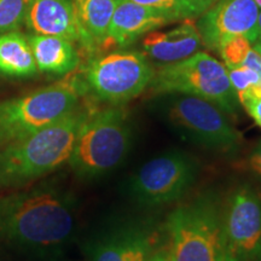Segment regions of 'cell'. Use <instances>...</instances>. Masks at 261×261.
Returning <instances> with one entry per match:
<instances>
[{"mask_svg":"<svg viewBox=\"0 0 261 261\" xmlns=\"http://www.w3.org/2000/svg\"><path fill=\"white\" fill-rule=\"evenodd\" d=\"M75 226L71 197L42 187L0 197V238L35 249H51L69 240Z\"/></svg>","mask_w":261,"mask_h":261,"instance_id":"obj_1","label":"cell"},{"mask_svg":"<svg viewBox=\"0 0 261 261\" xmlns=\"http://www.w3.org/2000/svg\"><path fill=\"white\" fill-rule=\"evenodd\" d=\"M89 113L77 108L60 121L0 146V190L27 184L69 161Z\"/></svg>","mask_w":261,"mask_h":261,"instance_id":"obj_2","label":"cell"},{"mask_svg":"<svg viewBox=\"0 0 261 261\" xmlns=\"http://www.w3.org/2000/svg\"><path fill=\"white\" fill-rule=\"evenodd\" d=\"M221 211L217 196L203 194L171 212L163 227L168 260L226 261Z\"/></svg>","mask_w":261,"mask_h":261,"instance_id":"obj_3","label":"cell"},{"mask_svg":"<svg viewBox=\"0 0 261 261\" xmlns=\"http://www.w3.org/2000/svg\"><path fill=\"white\" fill-rule=\"evenodd\" d=\"M85 81L69 76L24 96L0 102V146L60 121L79 108Z\"/></svg>","mask_w":261,"mask_h":261,"instance_id":"obj_4","label":"cell"},{"mask_svg":"<svg viewBox=\"0 0 261 261\" xmlns=\"http://www.w3.org/2000/svg\"><path fill=\"white\" fill-rule=\"evenodd\" d=\"M132 139V126L122 109L90 112L80 127L68 162L79 177H99L126 159Z\"/></svg>","mask_w":261,"mask_h":261,"instance_id":"obj_5","label":"cell"},{"mask_svg":"<svg viewBox=\"0 0 261 261\" xmlns=\"http://www.w3.org/2000/svg\"><path fill=\"white\" fill-rule=\"evenodd\" d=\"M161 96L160 112L182 138L218 154L233 155L238 151L240 133L219 106L190 94Z\"/></svg>","mask_w":261,"mask_h":261,"instance_id":"obj_6","label":"cell"},{"mask_svg":"<svg viewBox=\"0 0 261 261\" xmlns=\"http://www.w3.org/2000/svg\"><path fill=\"white\" fill-rule=\"evenodd\" d=\"M149 89L155 94L182 93L203 98L219 106L227 115H236L241 106L225 64L205 52L159 65Z\"/></svg>","mask_w":261,"mask_h":261,"instance_id":"obj_7","label":"cell"},{"mask_svg":"<svg viewBox=\"0 0 261 261\" xmlns=\"http://www.w3.org/2000/svg\"><path fill=\"white\" fill-rule=\"evenodd\" d=\"M198 162L187 152L171 150L150 160L128 182V192L137 203L160 207L180 200L198 177Z\"/></svg>","mask_w":261,"mask_h":261,"instance_id":"obj_8","label":"cell"},{"mask_svg":"<svg viewBox=\"0 0 261 261\" xmlns=\"http://www.w3.org/2000/svg\"><path fill=\"white\" fill-rule=\"evenodd\" d=\"M154 68L138 51H116L92 60L85 70V84L102 102L120 106L148 89Z\"/></svg>","mask_w":261,"mask_h":261,"instance_id":"obj_9","label":"cell"},{"mask_svg":"<svg viewBox=\"0 0 261 261\" xmlns=\"http://www.w3.org/2000/svg\"><path fill=\"white\" fill-rule=\"evenodd\" d=\"M226 261H252L261 248V194L242 184L228 196L221 211Z\"/></svg>","mask_w":261,"mask_h":261,"instance_id":"obj_10","label":"cell"},{"mask_svg":"<svg viewBox=\"0 0 261 261\" xmlns=\"http://www.w3.org/2000/svg\"><path fill=\"white\" fill-rule=\"evenodd\" d=\"M259 14L254 0H218L196 24L202 44L213 51L234 37H244L252 44L260 35Z\"/></svg>","mask_w":261,"mask_h":261,"instance_id":"obj_11","label":"cell"},{"mask_svg":"<svg viewBox=\"0 0 261 261\" xmlns=\"http://www.w3.org/2000/svg\"><path fill=\"white\" fill-rule=\"evenodd\" d=\"M159 252H161V234L143 223L117 226L87 247L90 261H149Z\"/></svg>","mask_w":261,"mask_h":261,"instance_id":"obj_12","label":"cell"},{"mask_svg":"<svg viewBox=\"0 0 261 261\" xmlns=\"http://www.w3.org/2000/svg\"><path fill=\"white\" fill-rule=\"evenodd\" d=\"M24 23L33 34L63 38L87 51L96 50L71 0H27Z\"/></svg>","mask_w":261,"mask_h":261,"instance_id":"obj_13","label":"cell"},{"mask_svg":"<svg viewBox=\"0 0 261 261\" xmlns=\"http://www.w3.org/2000/svg\"><path fill=\"white\" fill-rule=\"evenodd\" d=\"M172 23L165 16L129 0H120L114 11L104 47H127L140 37Z\"/></svg>","mask_w":261,"mask_h":261,"instance_id":"obj_14","label":"cell"},{"mask_svg":"<svg viewBox=\"0 0 261 261\" xmlns=\"http://www.w3.org/2000/svg\"><path fill=\"white\" fill-rule=\"evenodd\" d=\"M202 39L197 25L191 19L169 31H152L142 41L143 54L162 64L185 60L198 52Z\"/></svg>","mask_w":261,"mask_h":261,"instance_id":"obj_15","label":"cell"},{"mask_svg":"<svg viewBox=\"0 0 261 261\" xmlns=\"http://www.w3.org/2000/svg\"><path fill=\"white\" fill-rule=\"evenodd\" d=\"M38 70L65 75L79 64V55L73 42L51 35L32 34L28 37Z\"/></svg>","mask_w":261,"mask_h":261,"instance_id":"obj_16","label":"cell"},{"mask_svg":"<svg viewBox=\"0 0 261 261\" xmlns=\"http://www.w3.org/2000/svg\"><path fill=\"white\" fill-rule=\"evenodd\" d=\"M0 71L10 76H32L38 71L28 38L18 32L0 34Z\"/></svg>","mask_w":261,"mask_h":261,"instance_id":"obj_17","label":"cell"},{"mask_svg":"<svg viewBox=\"0 0 261 261\" xmlns=\"http://www.w3.org/2000/svg\"><path fill=\"white\" fill-rule=\"evenodd\" d=\"M120 0H74L77 17L94 46L106 44L112 18Z\"/></svg>","mask_w":261,"mask_h":261,"instance_id":"obj_18","label":"cell"},{"mask_svg":"<svg viewBox=\"0 0 261 261\" xmlns=\"http://www.w3.org/2000/svg\"><path fill=\"white\" fill-rule=\"evenodd\" d=\"M232 89L237 94L240 104L250 97H261V79L256 71L246 65L226 67Z\"/></svg>","mask_w":261,"mask_h":261,"instance_id":"obj_19","label":"cell"},{"mask_svg":"<svg viewBox=\"0 0 261 261\" xmlns=\"http://www.w3.org/2000/svg\"><path fill=\"white\" fill-rule=\"evenodd\" d=\"M129 2L155 10L171 22L197 17L195 10L189 4L188 0H129Z\"/></svg>","mask_w":261,"mask_h":261,"instance_id":"obj_20","label":"cell"},{"mask_svg":"<svg viewBox=\"0 0 261 261\" xmlns=\"http://www.w3.org/2000/svg\"><path fill=\"white\" fill-rule=\"evenodd\" d=\"M27 0H0V34L15 32L24 22Z\"/></svg>","mask_w":261,"mask_h":261,"instance_id":"obj_21","label":"cell"},{"mask_svg":"<svg viewBox=\"0 0 261 261\" xmlns=\"http://www.w3.org/2000/svg\"><path fill=\"white\" fill-rule=\"evenodd\" d=\"M246 112L261 128V97H250L241 102Z\"/></svg>","mask_w":261,"mask_h":261,"instance_id":"obj_22","label":"cell"},{"mask_svg":"<svg viewBox=\"0 0 261 261\" xmlns=\"http://www.w3.org/2000/svg\"><path fill=\"white\" fill-rule=\"evenodd\" d=\"M249 168L261 181V142H259L249 156Z\"/></svg>","mask_w":261,"mask_h":261,"instance_id":"obj_23","label":"cell"},{"mask_svg":"<svg viewBox=\"0 0 261 261\" xmlns=\"http://www.w3.org/2000/svg\"><path fill=\"white\" fill-rule=\"evenodd\" d=\"M189 4L192 6V9L195 10L197 17L201 14H203L205 10H208L212 5L215 4L218 0H188Z\"/></svg>","mask_w":261,"mask_h":261,"instance_id":"obj_24","label":"cell"},{"mask_svg":"<svg viewBox=\"0 0 261 261\" xmlns=\"http://www.w3.org/2000/svg\"><path fill=\"white\" fill-rule=\"evenodd\" d=\"M149 261H169L167 255H166L165 250H161V252H159L156 255H154L150 259Z\"/></svg>","mask_w":261,"mask_h":261,"instance_id":"obj_25","label":"cell"},{"mask_svg":"<svg viewBox=\"0 0 261 261\" xmlns=\"http://www.w3.org/2000/svg\"><path fill=\"white\" fill-rule=\"evenodd\" d=\"M252 46H253L254 50H255L257 54H259V56L261 57V34L256 38L255 41L252 42Z\"/></svg>","mask_w":261,"mask_h":261,"instance_id":"obj_26","label":"cell"},{"mask_svg":"<svg viewBox=\"0 0 261 261\" xmlns=\"http://www.w3.org/2000/svg\"><path fill=\"white\" fill-rule=\"evenodd\" d=\"M257 23H259V31H260V34H261V11L259 14V21H257Z\"/></svg>","mask_w":261,"mask_h":261,"instance_id":"obj_27","label":"cell"},{"mask_svg":"<svg viewBox=\"0 0 261 261\" xmlns=\"http://www.w3.org/2000/svg\"><path fill=\"white\" fill-rule=\"evenodd\" d=\"M255 2V4L257 5V8L261 9V0H254Z\"/></svg>","mask_w":261,"mask_h":261,"instance_id":"obj_28","label":"cell"},{"mask_svg":"<svg viewBox=\"0 0 261 261\" xmlns=\"http://www.w3.org/2000/svg\"><path fill=\"white\" fill-rule=\"evenodd\" d=\"M256 257L261 261V248H260V252H259V254H257V256H256Z\"/></svg>","mask_w":261,"mask_h":261,"instance_id":"obj_29","label":"cell"},{"mask_svg":"<svg viewBox=\"0 0 261 261\" xmlns=\"http://www.w3.org/2000/svg\"><path fill=\"white\" fill-rule=\"evenodd\" d=\"M73 2H74V0H73Z\"/></svg>","mask_w":261,"mask_h":261,"instance_id":"obj_30","label":"cell"}]
</instances>
